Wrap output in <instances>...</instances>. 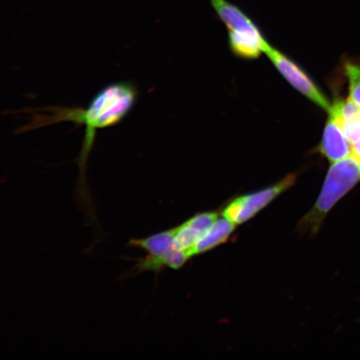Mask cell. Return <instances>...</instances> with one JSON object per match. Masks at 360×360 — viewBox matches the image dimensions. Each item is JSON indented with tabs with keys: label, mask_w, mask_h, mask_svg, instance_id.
I'll list each match as a JSON object with an SVG mask.
<instances>
[{
	"label": "cell",
	"mask_w": 360,
	"mask_h": 360,
	"mask_svg": "<svg viewBox=\"0 0 360 360\" xmlns=\"http://www.w3.org/2000/svg\"><path fill=\"white\" fill-rule=\"evenodd\" d=\"M138 91L130 82L108 84L96 94L87 108L51 107L32 114L30 122L20 132L30 131L51 124L72 122L85 125V135L79 159V178L76 186V200L86 215L89 224H98L96 205L88 188V160L98 129L119 124L136 103Z\"/></svg>",
	"instance_id": "cell-1"
},
{
	"label": "cell",
	"mask_w": 360,
	"mask_h": 360,
	"mask_svg": "<svg viewBox=\"0 0 360 360\" xmlns=\"http://www.w3.org/2000/svg\"><path fill=\"white\" fill-rule=\"evenodd\" d=\"M360 182V165L352 156L335 162L328 169L316 202L297 224L300 236L318 235L330 211Z\"/></svg>",
	"instance_id": "cell-2"
},
{
	"label": "cell",
	"mask_w": 360,
	"mask_h": 360,
	"mask_svg": "<svg viewBox=\"0 0 360 360\" xmlns=\"http://www.w3.org/2000/svg\"><path fill=\"white\" fill-rule=\"evenodd\" d=\"M224 25L228 30L229 49L241 60H257L271 47L259 27L243 10L233 13Z\"/></svg>",
	"instance_id": "cell-3"
},
{
	"label": "cell",
	"mask_w": 360,
	"mask_h": 360,
	"mask_svg": "<svg viewBox=\"0 0 360 360\" xmlns=\"http://www.w3.org/2000/svg\"><path fill=\"white\" fill-rule=\"evenodd\" d=\"M297 179L298 174H290L272 186L235 198L222 210L223 217L236 225L249 221L270 202L294 186Z\"/></svg>",
	"instance_id": "cell-4"
},
{
	"label": "cell",
	"mask_w": 360,
	"mask_h": 360,
	"mask_svg": "<svg viewBox=\"0 0 360 360\" xmlns=\"http://www.w3.org/2000/svg\"><path fill=\"white\" fill-rule=\"evenodd\" d=\"M265 56L292 88L323 110L330 112L331 103L302 68L272 45Z\"/></svg>",
	"instance_id": "cell-5"
},
{
	"label": "cell",
	"mask_w": 360,
	"mask_h": 360,
	"mask_svg": "<svg viewBox=\"0 0 360 360\" xmlns=\"http://www.w3.org/2000/svg\"><path fill=\"white\" fill-rule=\"evenodd\" d=\"M328 114V121L318 150L331 163H335L351 156V147L336 115L331 111Z\"/></svg>",
	"instance_id": "cell-6"
},
{
	"label": "cell",
	"mask_w": 360,
	"mask_h": 360,
	"mask_svg": "<svg viewBox=\"0 0 360 360\" xmlns=\"http://www.w3.org/2000/svg\"><path fill=\"white\" fill-rule=\"evenodd\" d=\"M331 112L336 115L350 143L351 156L360 165V108L349 98L335 101Z\"/></svg>",
	"instance_id": "cell-7"
},
{
	"label": "cell",
	"mask_w": 360,
	"mask_h": 360,
	"mask_svg": "<svg viewBox=\"0 0 360 360\" xmlns=\"http://www.w3.org/2000/svg\"><path fill=\"white\" fill-rule=\"evenodd\" d=\"M191 258L188 257L186 251L180 250L173 248L164 255L154 256L148 255L145 258L134 259L135 265L127 272L123 274L121 280L138 276L143 272L152 271L160 273L166 268L173 269H181Z\"/></svg>",
	"instance_id": "cell-8"
},
{
	"label": "cell",
	"mask_w": 360,
	"mask_h": 360,
	"mask_svg": "<svg viewBox=\"0 0 360 360\" xmlns=\"http://www.w3.org/2000/svg\"><path fill=\"white\" fill-rule=\"evenodd\" d=\"M236 227V224L229 221L227 219L224 217L218 219L208 232L186 253L188 257L191 258L193 256L205 254L206 252L212 250L214 248L227 242L229 237L235 232Z\"/></svg>",
	"instance_id": "cell-9"
},
{
	"label": "cell",
	"mask_w": 360,
	"mask_h": 360,
	"mask_svg": "<svg viewBox=\"0 0 360 360\" xmlns=\"http://www.w3.org/2000/svg\"><path fill=\"white\" fill-rule=\"evenodd\" d=\"M175 235H176V228L146 238H131L127 245L146 251L150 255L160 256L167 253L174 248Z\"/></svg>",
	"instance_id": "cell-10"
},
{
	"label": "cell",
	"mask_w": 360,
	"mask_h": 360,
	"mask_svg": "<svg viewBox=\"0 0 360 360\" xmlns=\"http://www.w3.org/2000/svg\"><path fill=\"white\" fill-rule=\"evenodd\" d=\"M345 74L348 79L349 98L360 108V65L346 63Z\"/></svg>",
	"instance_id": "cell-11"
},
{
	"label": "cell",
	"mask_w": 360,
	"mask_h": 360,
	"mask_svg": "<svg viewBox=\"0 0 360 360\" xmlns=\"http://www.w3.org/2000/svg\"><path fill=\"white\" fill-rule=\"evenodd\" d=\"M218 219L219 214L217 212H205L193 216L192 218L184 223L191 228L193 231L199 233L202 238L217 221Z\"/></svg>",
	"instance_id": "cell-12"
}]
</instances>
